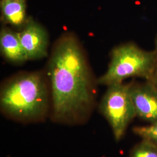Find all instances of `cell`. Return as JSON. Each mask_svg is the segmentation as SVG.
Returning a JSON list of instances; mask_svg holds the SVG:
<instances>
[{
  "mask_svg": "<svg viewBox=\"0 0 157 157\" xmlns=\"http://www.w3.org/2000/svg\"><path fill=\"white\" fill-rule=\"evenodd\" d=\"M47 72L51 98V120L72 126L86 123L95 106L98 83L76 36L67 33L56 41Z\"/></svg>",
  "mask_w": 157,
  "mask_h": 157,
  "instance_id": "6da1fadb",
  "label": "cell"
},
{
  "mask_svg": "<svg viewBox=\"0 0 157 157\" xmlns=\"http://www.w3.org/2000/svg\"><path fill=\"white\" fill-rule=\"evenodd\" d=\"M0 108L6 118L19 123L45 121L51 108L47 79L39 72L18 73L8 78L1 86Z\"/></svg>",
  "mask_w": 157,
  "mask_h": 157,
  "instance_id": "7a4b0ae2",
  "label": "cell"
},
{
  "mask_svg": "<svg viewBox=\"0 0 157 157\" xmlns=\"http://www.w3.org/2000/svg\"><path fill=\"white\" fill-rule=\"evenodd\" d=\"M106 72L97 79L98 84L108 86L123 83L129 78L152 81L155 70L154 50L147 51L134 42L116 46L111 52Z\"/></svg>",
  "mask_w": 157,
  "mask_h": 157,
  "instance_id": "3957f363",
  "label": "cell"
},
{
  "mask_svg": "<svg viewBox=\"0 0 157 157\" xmlns=\"http://www.w3.org/2000/svg\"><path fill=\"white\" fill-rule=\"evenodd\" d=\"M129 86V83H121L107 86L98 105L99 112L109 124L117 141L123 138L129 124L136 117Z\"/></svg>",
  "mask_w": 157,
  "mask_h": 157,
  "instance_id": "277c9868",
  "label": "cell"
},
{
  "mask_svg": "<svg viewBox=\"0 0 157 157\" xmlns=\"http://www.w3.org/2000/svg\"><path fill=\"white\" fill-rule=\"evenodd\" d=\"M129 91L136 117L148 124H157V89L151 81H133Z\"/></svg>",
  "mask_w": 157,
  "mask_h": 157,
  "instance_id": "5b68a950",
  "label": "cell"
},
{
  "mask_svg": "<svg viewBox=\"0 0 157 157\" xmlns=\"http://www.w3.org/2000/svg\"><path fill=\"white\" fill-rule=\"evenodd\" d=\"M28 60L45 58L48 55V36L43 26L28 17L21 31L17 32Z\"/></svg>",
  "mask_w": 157,
  "mask_h": 157,
  "instance_id": "8992f818",
  "label": "cell"
},
{
  "mask_svg": "<svg viewBox=\"0 0 157 157\" xmlns=\"http://www.w3.org/2000/svg\"><path fill=\"white\" fill-rule=\"evenodd\" d=\"M0 51L10 62L21 63L28 60L17 32L6 27L2 28L0 31Z\"/></svg>",
  "mask_w": 157,
  "mask_h": 157,
  "instance_id": "52a82bcc",
  "label": "cell"
},
{
  "mask_svg": "<svg viewBox=\"0 0 157 157\" xmlns=\"http://www.w3.org/2000/svg\"><path fill=\"white\" fill-rule=\"evenodd\" d=\"M1 21L4 24L22 28L26 22V0H1Z\"/></svg>",
  "mask_w": 157,
  "mask_h": 157,
  "instance_id": "ba28073f",
  "label": "cell"
},
{
  "mask_svg": "<svg viewBox=\"0 0 157 157\" xmlns=\"http://www.w3.org/2000/svg\"><path fill=\"white\" fill-rule=\"evenodd\" d=\"M128 157H157V146L147 139H141L130 150Z\"/></svg>",
  "mask_w": 157,
  "mask_h": 157,
  "instance_id": "9c48e42d",
  "label": "cell"
},
{
  "mask_svg": "<svg viewBox=\"0 0 157 157\" xmlns=\"http://www.w3.org/2000/svg\"><path fill=\"white\" fill-rule=\"evenodd\" d=\"M132 131L135 135L140 137L141 139L148 140L157 146V124L135 126Z\"/></svg>",
  "mask_w": 157,
  "mask_h": 157,
  "instance_id": "30bf717a",
  "label": "cell"
},
{
  "mask_svg": "<svg viewBox=\"0 0 157 157\" xmlns=\"http://www.w3.org/2000/svg\"><path fill=\"white\" fill-rule=\"evenodd\" d=\"M155 59H156V63H155V73H154V78L152 79L151 82H157V34L155 40Z\"/></svg>",
  "mask_w": 157,
  "mask_h": 157,
  "instance_id": "8fae6325",
  "label": "cell"
},
{
  "mask_svg": "<svg viewBox=\"0 0 157 157\" xmlns=\"http://www.w3.org/2000/svg\"><path fill=\"white\" fill-rule=\"evenodd\" d=\"M154 85H155V87H156V89H157V82H152Z\"/></svg>",
  "mask_w": 157,
  "mask_h": 157,
  "instance_id": "7c38bea8",
  "label": "cell"
}]
</instances>
